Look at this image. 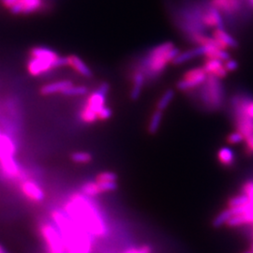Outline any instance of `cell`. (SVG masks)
<instances>
[{
  "instance_id": "1",
  "label": "cell",
  "mask_w": 253,
  "mask_h": 253,
  "mask_svg": "<svg viewBox=\"0 0 253 253\" xmlns=\"http://www.w3.org/2000/svg\"><path fill=\"white\" fill-rule=\"evenodd\" d=\"M64 212L92 237H105L109 234L107 223L99 208L81 192H75L64 203Z\"/></svg>"
},
{
  "instance_id": "2",
  "label": "cell",
  "mask_w": 253,
  "mask_h": 253,
  "mask_svg": "<svg viewBox=\"0 0 253 253\" xmlns=\"http://www.w3.org/2000/svg\"><path fill=\"white\" fill-rule=\"evenodd\" d=\"M51 217L62 237L67 253H92V236L76 224L63 210L54 209L51 212Z\"/></svg>"
},
{
  "instance_id": "3",
  "label": "cell",
  "mask_w": 253,
  "mask_h": 253,
  "mask_svg": "<svg viewBox=\"0 0 253 253\" xmlns=\"http://www.w3.org/2000/svg\"><path fill=\"white\" fill-rule=\"evenodd\" d=\"M179 53V50L172 42L157 45L145 55L140 72L145 74V79H155L164 72L168 64L172 62Z\"/></svg>"
},
{
  "instance_id": "4",
  "label": "cell",
  "mask_w": 253,
  "mask_h": 253,
  "mask_svg": "<svg viewBox=\"0 0 253 253\" xmlns=\"http://www.w3.org/2000/svg\"><path fill=\"white\" fill-rule=\"evenodd\" d=\"M65 66H68L67 57L60 56L52 49L46 47H35L30 51L27 72L30 75L37 77Z\"/></svg>"
},
{
  "instance_id": "5",
  "label": "cell",
  "mask_w": 253,
  "mask_h": 253,
  "mask_svg": "<svg viewBox=\"0 0 253 253\" xmlns=\"http://www.w3.org/2000/svg\"><path fill=\"white\" fill-rule=\"evenodd\" d=\"M109 91V84L103 83L97 90L92 92L84 107L80 111V119L84 123L93 124L98 121V115L106 105V96Z\"/></svg>"
},
{
  "instance_id": "6",
  "label": "cell",
  "mask_w": 253,
  "mask_h": 253,
  "mask_svg": "<svg viewBox=\"0 0 253 253\" xmlns=\"http://www.w3.org/2000/svg\"><path fill=\"white\" fill-rule=\"evenodd\" d=\"M201 86L200 98L203 103L211 110L220 108L224 100V88L220 79L208 74L207 80Z\"/></svg>"
},
{
  "instance_id": "7",
  "label": "cell",
  "mask_w": 253,
  "mask_h": 253,
  "mask_svg": "<svg viewBox=\"0 0 253 253\" xmlns=\"http://www.w3.org/2000/svg\"><path fill=\"white\" fill-rule=\"evenodd\" d=\"M39 232L45 244L47 253H67L62 237L54 223L42 222L39 226Z\"/></svg>"
},
{
  "instance_id": "8",
  "label": "cell",
  "mask_w": 253,
  "mask_h": 253,
  "mask_svg": "<svg viewBox=\"0 0 253 253\" xmlns=\"http://www.w3.org/2000/svg\"><path fill=\"white\" fill-rule=\"evenodd\" d=\"M210 3L228 22H233L241 13L246 16V11L252 9L247 0H210Z\"/></svg>"
},
{
  "instance_id": "9",
  "label": "cell",
  "mask_w": 253,
  "mask_h": 253,
  "mask_svg": "<svg viewBox=\"0 0 253 253\" xmlns=\"http://www.w3.org/2000/svg\"><path fill=\"white\" fill-rule=\"evenodd\" d=\"M233 105L235 107V119L238 126V130H240L245 136V140L247 143V150L251 154H253V118H250L244 112L240 104L233 99Z\"/></svg>"
},
{
  "instance_id": "10",
  "label": "cell",
  "mask_w": 253,
  "mask_h": 253,
  "mask_svg": "<svg viewBox=\"0 0 253 253\" xmlns=\"http://www.w3.org/2000/svg\"><path fill=\"white\" fill-rule=\"evenodd\" d=\"M208 75L203 67L192 69L184 74L183 79L176 84V87L180 91H188L196 88L206 82Z\"/></svg>"
},
{
  "instance_id": "11",
  "label": "cell",
  "mask_w": 253,
  "mask_h": 253,
  "mask_svg": "<svg viewBox=\"0 0 253 253\" xmlns=\"http://www.w3.org/2000/svg\"><path fill=\"white\" fill-rule=\"evenodd\" d=\"M20 189L27 199L34 203H41L45 198V193L41 186L33 180H24L21 183Z\"/></svg>"
},
{
  "instance_id": "12",
  "label": "cell",
  "mask_w": 253,
  "mask_h": 253,
  "mask_svg": "<svg viewBox=\"0 0 253 253\" xmlns=\"http://www.w3.org/2000/svg\"><path fill=\"white\" fill-rule=\"evenodd\" d=\"M43 0H17L9 9L12 14H29L42 8Z\"/></svg>"
},
{
  "instance_id": "13",
  "label": "cell",
  "mask_w": 253,
  "mask_h": 253,
  "mask_svg": "<svg viewBox=\"0 0 253 253\" xmlns=\"http://www.w3.org/2000/svg\"><path fill=\"white\" fill-rule=\"evenodd\" d=\"M203 69L208 74L214 75L219 79L226 77L228 74L223 61L215 59V58H207V60L205 61V64L203 66Z\"/></svg>"
},
{
  "instance_id": "14",
  "label": "cell",
  "mask_w": 253,
  "mask_h": 253,
  "mask_svg": "<svg viewBox=\"0 0 253 253\" xmlns=\"http://www.w3.org/2000/svg\"><path fill=\"white\" fill-rule=\"evenodd\" d=\"M0 171L9 179L17 177L20 174V168L14 157L0 160Z\"/></svg>"
},
{
  "instance_id": "15",
  "label": "cell",
  "mask_w": 253,
  "mask_h": 253,
  "mask_svg": "<svg viewBox=\"0 0 253 253\" xmlns=\"http://www.w3.org/2000/svg\"><path fill=\"white\" fill-rule=\"evenodd\" d=\"M206 54V46H196L192 49L187 50L183 53H179L177 56L172 60L173 65H181Z\"/></svg>"
},
{
  "instance_id": "16",
  "label": "cell",
  "mask_w": 253,
  "mask_h": 253,
  "mask_svg": "<svg viewBox=\"0 0 253 253\" xmlns=\"http://www.w3.org/2000/svg\"><path fill=\"white\" fill-rule=\"evenodd\" d=\"M212 37L215 38L224 49L227 48L235 49L238 47V42L234 37L231 36L225 29H221V28L214 29Z\"/></svg>"
},
{
  "instance_id": "17",
  "label": "cell",
  "mask_w": 253,
  "mask_h": 253,
  "mask_svg": "<svg viewBox=\"0 0 253 253\" xmlns=\"http://www.w3.org/2000/svg\"><path fill=\"white\" fill-rule=\"evenodd\" d=\"M16 152V146L13 140L9 137L1 133L0 134V160L9 157H14Z\"/></svg>"
},
{
  "instance_id": "18",
  "label": "cell",
  "mask_w": 253,
  "mask_h": 253,
  "mask_svg": "<svg viewBox=\"0 0 253 253\" xmlns=\"http://www.w3.org/2000/svg\"><path fill=\"white\" fill-rule=\"evenodd\" d=\"M73 83L71 81H57L51 83V84H47L45 85H43L41 88V94L43 96H49V95H54L57 93H63L68 87L72 86Z\"/></svg>"
},
{
  "instance_id": "19",
  "label": "cell",
  "mask_w": 253,
  "mask_h": 253,
  "mask_svg": "<svg viewBox=\"0 0 253 253\" xmlns=\"http://www.w3.org/2000/svg\"><path fill=\"white\" fill-rule=\"evenodd\" d=\"M67 59H68V66L72 67L76 73H79L80 75L84 77L92 76V72L89 67L84 63L79 56L72 54L67 56Z\"/></svg>"
},
{
  "instance_id": "20",
  "label": "cell",
  "mask_w": 253,
  "mask_h": 253,
  "mask_svg": "<svg viewBox=\"0 0 253 253\" xmlns=\"http://www.w3.org/2000/svg\"><path fill=\"white\" fill-rule=\"evenodd\" d=\"M145 82V74L140 71L135 72L133 75V86L130 91V99L131 100H137L140 98Z\"/></svg>"
},
{
  "instance_id": "21",
  "label": "cell",
  "mask_w": 253,
  "mask_h": 253,
  "mask_svg": "<svg viewBox=\"0 0 253 253\" xmlns=\"http://www.w3.org/2000/svg\"><path fill=\"white\" fill-rule=\"evenodd\" d=\"M81 193L91 198L100 195L102 192L100 190L99 184L96 181H88L82 186Z\"/></svg>"
},
{
  "instance_id": "22",
  "label": "cell",
  "mask_w": 253,
  "mask_h": 253,
  "mask_svg": "<svg viewBox=\"0 0 253 253\" xmlns=\"http://www.w3.org/2000/svg\"><path fill=\"white\" fill-rule=\"evenodd\" d=\"M249 222H253V210L241 215H235L231 217L227 224L230 227H237Z\"/></svg>"
},
{
  "instance_id": "23",
  "label": "cell",
  "mask_w": 253,
  "mask_h": 253,
  "mask_svg": "<svg viewBox=\"0 0 253 253\" xmlns=\"http://www.w3.org/2000/svg\"><path fill=\"white\" fill-rule=\"evenodd\" d=\"M219 162L225 166H231L235 162V154L230 147H221L217 153Z\"/></svg>"
},
{
  "instance_id": "24",
  "label": "cell",
  "mask_w": 253,
  "mask_h": 253,
  "mask_svg": "<svg viewBox=\"0 0 253 253\" xmlns=\"http://www.w3.org/2000/svg\"><path fill=\"white\" fill-rule=\"evenodd\" d=\"M234 217V214L232 212L231 208H227L225 210L221 211L219 214H217L216 217L213 219L212 225L215 228H220L223 226V224L228 223V221L231 219V217Z\"/></svg>"
},
{
  "instance_id": "25",
  "label": "cell",
  "mask_w": 253,
  "mask_h": 253,
  "mask_svg": "<svg viewBox=\"0 0 253 253\" xmlns=\"http://www.w3.org/2000/svg\"><path fill=\"white\" fill-rule=\"evenodd\" d=\"M163 111H160V110H157L156 112H154L151 119H150V122H149V125H148V132L150 134H156L161 126L162 124V120H163Z\"/></svg>"
},
{
  "instance_id": "26",
  "label": "cell",
  "mask_w": 253,
  "mask_h": 253,
  "mask_svg": "<svg viewBox=\"0 0 253 253\" xmlns=\"http://www.w3.org/2000/svg\"><path fill=\"white\" fill-rule=\"evenodd\" d=\"M175 96V92L172 89H168L167 91L164 92L162 98L158 101L157 103V110L160 111H164L165 109L169 106V104L171 103V101L173 100Z\"/></svg>"
},
{
  "instance_id": "27",
  "label": "cell",
  "mask_w": 253,
  "mask_h": 253,
  "mask_svg": "<svg viewBox=\"0 0 253 253\" xmlns=\"http://www.w3.org/2000/svg\"><path fill=\"white\" fill-rule=\"evenodd\" d=\"M88 92L87 88L83 85H72L68 87L66 90L64 91L63 95L68 96V97H79V96H84Z\"/></svg>"
},
{
  "instance_id": "28",
  "label": "cell",
  "mask_w": 253,
  "mask_h": 253,
  "mask_svg": "<svg viewBox=\"0 0 253 253\" xmlns=\"http://www.w3.org/2000/svg\"><path fill=\"white\" fill-rule=\"evenodd\" d=\"M252 201L250 197L244 193L241 195H237L233 198L229 200V208H238V207H243L248 204H250Z\"/></svg>"
},
{
  "instance_id": "29",
  "label": "cell",
  "mask_w": 253,
  "mask_h": 253,
  "mask_svg": "<svg viewBox=\"0 0 253 253\" xmlns=\"http://www.w3.org/2000/svg\"><path fill=\"white\" fill-rule=\"evenodd\" d=\"M92 155L88 152H84V151H79V152H74L72 155V160L75 163L79 164H86L90 163L92 161Z\"/></svg>"
},
{
  "instance_id": "30",
  "label": "cell",
  "mask_w": 253,
  "mask_h": 253,
  "mask_svg": "<svg viewBox=\"0 0 253 253\" xmlns=\"http://www.w3.org/2000/svg\"><path fill=\"white\" fill-rule=\"evenodd\" d=\"M118 180V175L113 172H102L96 177L98 183H114Z\"/></svg>"
},
{
  "instance_id": "31",
  "label": "cell",
  "mask_w": 253,
  "mask_h": 253,
  "mask_svg": "<svg viewBox=\"0 0 253 253\" xmlns=\"http://www.w3.org/2000/svg\"><path fill=\"white\" fill-rule=\"evenodd\" d=\"M228 143L232 144V145H236V144H240L245 141V136L240 130H235L234 132H232L231 134H229L228 138Z\"/></svg>"
},
{
  "instance_id": "32",
  "label": "cell",
  "mask_w": 253,
  "mask_h": 253,
  "mask_svg": "<svg viewBox=\"0 0 253 253\" xmlns=\"http://www.w3.org/2000/svg\"><path fill=\"white\" fill-rule=\"evenodd\" d=\"M152 253V250L149 246L145 245V246H142L141 248H131V249H128L126 250V252H124L123 253Z\"/></svg>"
},
{
  "instance_id": "33",
  "label": "cell",
  "mask_w": 253,
  "mask_h": 253,
  "mask_svg": "<svg viewBox=\"0 0 253 253\" xmlns=\"http://www.w3.org/2000/svg\"><path fill=\"white\" fill-rule=\"evenodd\" d=\"M111 117H112V110L108 108L107 106H105V107L102 109L100 113H99V115H98V120L105 121V120H108L109 118H111Z\"/></svg>"
},
{
  "instance_id": "34",
  "label": "cell",
  "mask_w": 253,
  "mask_h": 253,
  "mask_svg": "<svg viewBox=\"0 0 253 253\" xmlns=\"http://www.w3.org/2000/svg\"><path fill=\"white\" fill-rule=\"evenodd\" d=\"M238 66H239L238 62L235 61V59H231V58L225 61V64H224V67L228 73L235 72L238 69Z\"/></svg>"
},
{
  "instance_id": "35",
  "label": "cell",
  "mask_w": 253,
  "mask_h": 253,
  "mask_svg": "<svg viewBox=\"0 0 253 253\" xmlns=\"http://www.w3.org/2000/svg\"><path fill=\"white\" fill-rule=\"evenodd\" d=\"M245 193L250 197L251 201H253V182H249L246 184L245 186Z\"/></svg>"
},
{
  "instance_id": "36",
  "label": "cell",
  "mask_w": 253,
  "mask_h": 253,
  "mask_svg": "<svg viewBox=\"0 0 253 253\" xmlns=\"http://www.w3.org/2000/svg\"><path fill=\"white\" fill-rule=\"evenodd\" d=\"M1 1H2V4L4 5V7L9 9L17 2V0H1Z\"/></svg>"
},
{
  "instance_id": "37",
  "label": "cell",
  "mask_w": 253,
  "mask_h": 253,
  "mask_svg": "<svg viewBox=\"0 0 253 253\" xmlns=\"http://www.w3.org/2000/svg\"><path fill=\"white\" fill-rule=\"evenodd\" d=\"M247 2H248V4H249V6L253 9V0H247Z\"/></svg>"
},
{
  "instance_id": "38",
  "label": "cell",
  "mask_w": 253,
  "mask_h": 253,
  "mask_svg": "<svg viewBox=\"0 0 253 253\" xmlns=\"http://www.w3.org/2000/svg\"><path fill=\"white\" fill-rule=\"evenodd\" d=\"M0 253H6V251L4 250V248L0 245Z\"/></svg>"
},
{
  "instance_id": "39",
  "label": "cell",
  "mask_w": 253,
  "mask_h": 253,
  "mask_svg": "<svg viewBox=\"0 0 253 253\" xmlns=\"http://www.w3.org/2000/svg\"><path fill=\"white\" fill-rule=\"evenodd\" d=\"M250 253H253V246H252V249H251V251H250Z\"/></svg>"
},
{
  "instance_id": "40",
  "label": "cell",
  "mask_w": 253,
  "mask_h": 253,
  "mask_svg": "<svg viewBox=\"0 0 253 253\" xmlns=\"http://www.w3.org/2000/svg\"><path fill=\"white\" fill-rule=\"evenodd\" d=\"M250 253V252H246V253Z\"/></svg>"
},
{
  "instance_id": "41",
  "label": "cell",
  "mask_w": 253,
  "mask_h": 253,
  "mask_svg": "<svg viewBox=\"0 0 253 253\" xmlns=\"http://www.w3.org/2000/svg\"><path fill=\"white\" fill-rule=\"evenodd\" d=\"M0 134H1V131H0Z\"/></svg>"
}]
</instances>
